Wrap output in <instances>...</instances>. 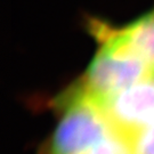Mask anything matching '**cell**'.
Instances as JSON below:
<instances>
[{"instance_id":"6da1fadb","label":"cell","mask_w":154,"mask_h":154,"mask_svg":"<svg viewBox=\"0 0 154 154\" xmlns=\"http://www.w3.org/2000/svg\"><path fill=\"white\" fill-rule=\"evenodd\" d=\"M89 26L99 49L77 83L97 104L152 77L153 69L132 49L120 29L94 20Z\"/></svg>"},{"instance_id":"7a4b0ae2","label":"cell","mask_w":154,"mask_h":154,"mask_svg":"<svg viewBox=\"0 0 154 154\" xmlns=\"http://www.w3.org/2000/svg\"><path fill=\"white\" fill-rule=\"evenodd\" d=\"M56 106L62 116L47 154H87L116 131L103 109L78 83L62 94Z\"/></svg>"},{"instance_id":"3957f363","label":"cell","mask_w":154,"mask_h":154,"mask_svg":"<svg viewBox=\"0 0 154 154\" xmlns=\"http://www.w3.org/2000/svg\"><path fill=\"white\" fill-rule=\"evenodd\" d=\"M118 134L131 140L154 125V80L147 78L99 105Z\"/></svg>"},{"instance_id":"277c9868","label":"cell","mask_w":154,"mask_h":154,"mask_svg":"<svg viewBox=\"0 0 154 154\" xmlns=\"http://www.w3.org/2000/svg\"><path fill=\"white\" fill-rule=\"evenodd\" d=\"M122 37L154 71V9L120 29Z\"/></svg>"},{"instance_id":"5b68a950","label":"cell","mask_w":154,"mask_h":154,"mask_svg":"<svg viewBox=\"0 0 154 154\" xmlns=\"http://www.w3.org/2000/svg\"><path fill=\"white\" fill-rule=\"evenodd\" d=\"M87 154H134V151L131 140L114 131Z\"/></svg>"},{"instance_id":"8992f818","label":"cell","mask_w":154,"mask_h":154,"mask_svg":"<svg viewBox=\"0 0 154 154\" xmlns=\"http://www.w3.org/2000/svg\"><path fill=\"white\" fill-rule=\"evenodd\" d=\"M134 154H154V125L132 139Z\"/></svg>"},{"instance_id":"52a82bcc","label":"cell","mask_w":154,"mask_h":154,"mask_svg":"<svg viewBox=\"0 0 154 154\" xmlns=\"http://www.w3.org/2000/svg\"><path fill=\"white\" fill-rule=\"evenodd\" d=\"M152 79L154 80V71H153V73H152Z\"/></svg>"}]
</instances>
